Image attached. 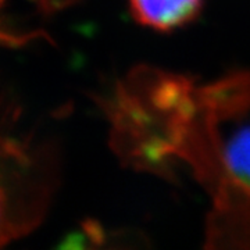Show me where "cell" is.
Wrapping results in <instances>:
<instances>
[{
	"mask_svg": "<svg viewBox=\"0 0 250 250\" xmlns=\"http://www.w3.org/2000/svg\"><path fill=\"white\" fill-rule=\"evenodd\" d=\"M211 192L215 206L250 200V124L239 126L221 143V174Z\"/></svg>",
	"mask_w": 250,
	"mask_h": 250,
	"instance_id": "obj_2",
	"label": "cell"
},
{
	"mask_svg": "<svg viewBox=\"0 0 250 250\" xmlns=\"http://www.w3.org/2000/svg\"><path fill=\"white\" fill-rule=\"evenodd\" d=\"M45 156L28 141L0 132V245L29 231L49 196Z\"/></svg>",
	"mask_w": 250,
	"mask_h": 250,
	"instance_id": "obj_1",
	"label": "cell"
},
{
	"mask_svg": "<svg viewBox=\"0 0 250 250\" xmlns=\"http://www.w3.org/2000/svg\"><path fill=\"white\" fill-rule=\"evenodd\" d=\"M206 107L218 117H232L250 107V72H239L200 92Z\"/></svg>",
	"mask_w": 250,
	"mask_h": 250,
	"instance_id": "obj_4",
	"label": "cell"
},
{
	"mask_svg": "<svg viewBox=\"0 0 250 250\" xmlns=\"http://www.w3.org/2000/svg\"><path fill=\"white\" fill-rule=\"evenodd\" d=\"M205 4L206 0H128V10L139 25L171 34L193 24Z\"/></svg>",
	"mask_w": 250,
	"mask_h": 250,
	"instance_id": "obj_3",
	"label": "cell"
}]
</instances>
